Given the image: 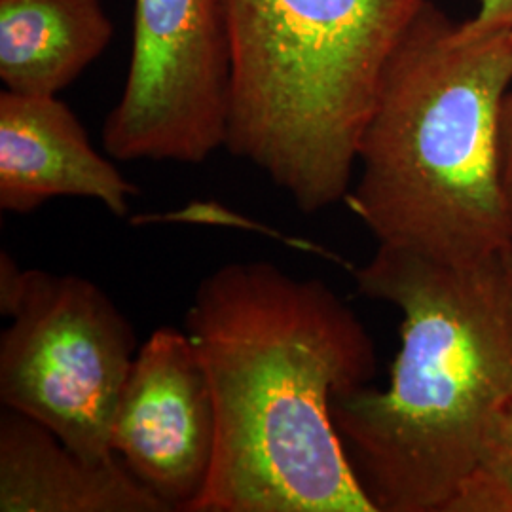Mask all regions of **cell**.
<instances>
[{"instance_id":"3957f363","label":"cell","mask_w":512,"mask_h":512,"mask_svg":"<svg viewBox=\"0 0 512 512\" xmlns=\"http://www.w3.org/2000/svg\"><path fill=\"white\" fill-rule=\"evenodd\" d=\"M511 86L512 31L461 40L458 21L427 0L385 71L346 198L378 245L442 262L511 247L501 164Z\"/></svg>"},{"instance_id":"6da1fadb","label":"cell","mask_w":512,"mask_h":512,"mask_svg":"<svg viewBox=\"0 0 512 512\" xmlns=\"http://www.w3.org/2000/svg\"><path fill=\"white\" fill-rule=\"evenodd\" d=\"M186 332L217 410V450L192 512H378L332 418L378 357L357 313L321 279L272 262L203 277Z\"/></svg>"},{"instance_id":"9c48e42d","label":"cell","mask_w":512,"mask_h":512,"mask_svg":"<svg viewBox=\"0 0 512 512\" xmlns=\"http://www.w3.org/2000/svg\"><path fill=\"white\" fill-rule=\"evenodd\" d=\"M0 511L171 512L112 458H84L42 423L16 410L0 414Z\"/></svg>"},{"instance_id":"4fadbf2b","label":"cell","mask_w":512,"mask_h":512,"mask_svg":"<svg viewBox=\"0 0 512 512\" xmlns=\"http://www.w3.org/2000/svg\"><path fill=\"white\" fill-rule=\"evenodd\" d=\"M501 164L505 192L512 209V86L501 107Z\"/></svg>"},{"instance_id":"5b68a950","label":"cell","mask_w":512,"mask_h":512,"mask_svg":"<svg viewBox=\"0 0 512 512\" xmlns=\"http://www.w3.org/2000/svg\"><path fill=\"white\" fill-rule=\"evenodd\" d=\"M0 403L48 427L84 458L107 459L137 336L86 277L21 270L0 253Z\"/></svg>"},{"instance_id":"52a82bcc","label":"cell","mask_w":512,"mask_h":512,"mask_svg":"<svg viewBox=\"0 0 512 512\" xmlns=\"http://www.w3.org/2000/svg\"><path fill=\"white\" fill-rule=\"evenodd\" d=\"M112 450L171 511L192 512L217 450V410L186 330L156 329L137 351L112 423Z\"/></svg>"},{"instance_id":"277c9868","label":"cell","mask_w":512,"mask_h":512,"mask_svg":"<svg viewBox=\"0 0 512 512\" xmlns=\"http://www.w3.org/2000/svg\"><path fill=\"white\" fill-rule=\"evenodd\" d=\"M427 0H222L226 148L302 213L346 202L384 74Z\"/></svg>"},{"instance_id":"ba28073f","label":"cell","mask_w":512,"mask_h":512,"mask_svg":"<svg viewBox=\"0 0 512 512\" xmlns=\"http://www.w3.org/2000/svg\"><path fill=\"white\" fill-rule=\"evenodd\" d=\"M88 198L126 217L137 184L92 147L57 95L0 93V209L29 215L54 198Z\"/></svg>"},{"instance_id":"8fae6325","label":"cell","mask_w":512,"mask_h":512,"mask_svg":"<svg viewBox=\"0 0 512 512\" xmlns=\"http://www.w3.org/2000/svg\"><path fill=\"white\" fill-rule=\"evenodd\" d=\"M448 512H512V399L492 421L475 469Z\"/></svg>"},{"instance_id":"7c38bea8","label":"cell","mask_w":512,"mask_h":512,"mask_svg":"<svg viewBox=\"0 0 512 512\" xmlns=\"http://www.w3.org/2000/svg\"><path fill=\"white\" fill-rule=\"evenodd\" d=\"M512 31V0H478L473 18L458 23L461 40L494 37Z\"/></svg>"},{"instance_id":"5bb4252c","label":"cell","mask_w":512,"mask_h":512,"mask_svg":"<svg viewBox=\"0 0 512 512\" xmlns=\"http://www.w3.org/2000/svg\"><path fill=\"white\" fill-rule=\"evenodd\" d=\"M501 256H503V262H505V270H507V275H509V283H511L512 291V245L507 251H503Z\"/></svg>"},{"instance_id":"8992f818","label":"cell","mask_w":512,"mask_h":512,"mask_svg":"<svg viewBox=\"0 0 512 512\" xmlns=\"http://www.w3.org/2000/svg\"><path fill=\"white\" fill-rule=\"evenodd\" d=\"M228 116L222 0H135L128 78L103 128L110 158L202 164L226 147Z\"/></svg>"},{"instance_id":"30bf717a","label":"cell","mask_w":512,"mask_h":512,"mask_svg":"<svg viewBox=\"0 0 512 512\" xmlns=\"http://www.w3.org/2000/svg\"><path fill=\"white\" fill-rule=\"evenodd\" d=\"M101 0H0V80L25 95H57L109 48Z\"/></svg>"},{"instance_id":"7a4b0ae2","label":"cell","mask_w":512,"mask_h":512,"mask_svg":"<svg viewBox=\"0 0 512 512\" xmlns=\"http://www.w3.org/2000/svg\"><path fill=\"white\" fill-rule=\"evenodd\" d=\"M359 293L401 311L387 389L332 403L378 512H448L484 437L512 399V291L503 256L442 262L378 245Z\"/></svg>"}]
</instances>
